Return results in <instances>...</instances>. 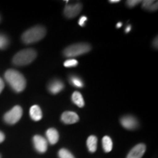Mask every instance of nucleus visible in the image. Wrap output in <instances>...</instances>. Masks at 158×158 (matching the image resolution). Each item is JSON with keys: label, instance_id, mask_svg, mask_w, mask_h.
<instances>
[{"label": "nucleus", "instance_id": "22", "mask_svg": "<svg viewBox=\"0 0 158 158\" xmlns=\"http://www.w3.org/2000/svg\"><path fill=\"white\" fill-rule=\"evenodd\" d=\"M140 2H141V1H140V0H128V1L126 2V5L129 7H133Z\"/></svg>", "mask_w": 158, "mask_h": 158}, {"label": "nucleus", "instance_id": "4", "mask_svg": "<svg viewBox=\"0 0 158 158\" xmlns=\"http://www.w3.org/2000/svg\"><path fill=\"white\" fill-rule=\"evenodd\" d=\"M90 50L91 45L88 43H76L67 47L63 51V54L67 57H75L86 54Z\"/></svg>", "mask_w": 158, "mask_h": 158}, {"label": "nucleus", "instance_id": "1", "mask_svg": "<svg viewBox=\"0 0 158 158\" xmlns=\"http://www.w3.org/2000/svg\"><path fill=\"white\" fill-rule=\"evenodd\" d=\"M5 78L15 92H21L26 88V79L21 73L15 70L6 71Z\"/></svg>", "mask_w": 158, "mask_h": 158}, {"label": "nucleus", "instance_id": "19", "mask_svg": "<svg viewBox=\"0 0 158 158\" xmlns=\"http://www.w3.org/2000/svg\"><path fill=\"white\" fill-rule=\"evenodd\" d=\"M59 158H75V157L70 151L66 149H61L59 151Z\"/></svg>", "mask_w": 158, "mask_h": 158}, {"label": "nucleus", "instance_id": "16", "mask_svg": "<svg viewBox=\"0 0 158 158\" xmlns=\"http://www.w3.org/2000/svg\"><path fill=\"white\" fill-rule=\"evenodd\" d=\"M72 101L79 108H82L84 106L85 102L84 98L79 92H73V94H72Z\"/></svg>", "mask_w": 158, "mask_h": 158}, {"label": "nucleus", "instance_id": "11", "mask_svg": "<svg viewBox=\"0 0 158 158\" xmlns=\"http://www.w3.org/2000/svg\"><path fill=\"white\" fill-rule=\"evenodd\" d=\"M46 137H47V141L52 145L56 144L59 141V133L58 131L54 128H49V129L46 131Z\"/></svg>", "mask_w": 158, "mask_h": 158}, {"label": "nucleus", "instance_id": "25", "mask_svg": "<svg viewBox=\"0 0 158 158\" xmlns=\"http://www.w3.org/2000/svg\"><path fill=\"white\" fill-rule=\"evenodd\" d=\"M5 134H4L2 132L0 131V143H2V142L5 141Z\"/></svg>", "mask_w": 158, "mask_h": 158}, {"label": "nucleus", "instance_id": "29", "mask_svg": "<svg viewBox=\"0 0 158 158\" xmlns=\"http://www.w3.org/2000/svg\"><path fill=\"white\" fill-rule=\"evenodd\" d=\"M122 23L121 22H118L117 24H116V28H120V27H122Z\"/></svg>", "mask_w": 158, "mask_h": 158}, {"label": "nucleus", "instance_id": "13", "mask_svg": "<svg viewBox=\"0 0 158 158\" xmlns=\"http://www.w3.org/2000/svg\"><path fill=\"white\" fill-rule=\"evenodd\" d=\"M29 115L34 121H40L43 117V113L40 108L37 105L32 106L29 110Z\"/></svg>", "mask_w": 158, "mask_h": 158}, {"label": "nucleus", "instance_id": "7", "mask_svg": "<svg viewBox=\"0 0 158 158\" xmlns=\"http://www.w3.org/2000/svg\"><path fill=\"white\" fill-rule=\"evenodd\" d=\"M33 143L35 149L40 153H44L48 149V141L41 135H35L33 138Z\"/></svg>", "mask_w": 158, "mask_h": 158}, {"label": "nucleus", "instance_id": "5", "mask_svg": "<svg viewBox=\"0 0 158 158\" xmlns=\"http://www.w3.org/2000/svg\"><path fill=\"white\" fill-rule=\"evenodd\" d=\"M23 114L22 108L19 106H15L10 110L7 112L4 116V120L6 123L14 124L21 119Z\"/></svg>", "mask_w": 158, "mask_h": 158}, {"label": "nucleus", "instance_id": "10", "mask_svg": "<svg viewBox=\"0 0 158 158\" xmlns=\"http://www.w3.org/2000/svg\"><path fill=\"white\" fill-rule=\"evenodd\" d=\"M61 120L64 124H71L76 123L79 121V116L78 114L73 111H65L62 114Z\"/></svg>", "mask_w": 158, "mask_h": 158}, {"label": "nucleus", "instance_id": "20", "mask_svg": "<svg viewBox=\"0 0 158 158\" xmlns=\"http://www.w3.org/2000/svg\"><path fill=\"white\" fill-rule=\"evenodd\" d=\"M9 44L8 38L5 35L0 34V49H5Z\"/></svg>", "mask_w": 158, "mask_h": 158}, {"label": "nucleus", "instance_id": "23", "mask_svg": "<svg viewBox=\"0 0 158 158\" xmlns=\"http://www.w3.org/2000/svg\"><path fill=\"white\" fill-rule=\"evenodd\" d=\"M86 21H87V18L86 16H81L78 21V24L80 25L81 27H84Z\"/></svg>", "mask_w": 158, "mask_h": 158}, {"label": "nucleus", "instance_id": "12", "mask_svg": "<svg viewBox=\"0 0 158 158\" xmlns=\"http://www.w3.org/2000/svg\"><path fill=\"white\" fill-rule=\"evenodd\" d=\"M64 89V84L59 80H54L48 85V90L51 93L57 94Z\"/></svg>", "mask_w": 158, "mask_h": 158}, {"label": "nucleus", "instance_id": "8", "mask_svg": "<svg viewBox=\"0 0 158 158\" xmlns=\"http://www.w3.org/2000/svg\"><path fill=\"white\" fill-rule=\"evenodd\" d=\"M122 125L127 130H134L138 127V122L133 116H124L120 119Z\"/></svg>", "mask_w": 158, "mask_h": 158}, {"label": "nucleus", "instance_id": "9", "mask_svg": "<svg viewBox=\"0 0 158 158\" xmlns=\"http://www.w3.org/2000/svg\"><path fill=\"white\" fill-rule=\"evenodd\" d=\"M146 152V145L143 143H139L135 146L130 150L127 158H142Z\"/></svg>", "mask_w": 158, "mask_h": 158}, {"label": "nucleus", "instance_id": "17", "mask_svg": "<svg viewBox=\"0 0 158 158\" xmlns=\"http://www.w3.org/2000/svg\"><path fill=\"white\" fill-rule=\"evenodd\" d=\"M102 148L106 152H110L113 148V142L109 136H104L102 140Z\"/></svg>", "mask_w": 158, "mask_h": 158}, {"label": "nucleus", "instance_id": "27", "mask_svg": "<svg viewBox=\"0 0 158 158\" xmlns=\"http://www.w3.org/2000/svg\"><path fill=\"white\" fill-rule=\"evenodd\" d=\"M131 29H132V27L130 25H129V26H127V28L125 29V31H126V33H128V32H130V31L131 30Z\"/></svg>", "mask_w": 158, "mask_h": 158}, {"label": "nucleus", "instance_id": "6", "mask_svg": "<svg viewBox=\"0 0 158 158\" xmlns=\"http://www.w3.org/2000/svg\"><path fill=\"white\" fill-rule=\"evenodd\" d=\"M82 9V5L81 3H76L75 5L67 4L64 10V14L68 19H73L79 14Z\"/></svg>", "mask_w": 158, "mask_h": 158}, {"label": "nucleus", "instance_id": "24", "mask_svg": "<svg viewBox=\"0 0 158 158\" xmlns=\"http://www.w3.org/2000/svg\"><path fill=\"white\" fill-rule=\"evenodd\" d=\"M4 88H5V83H4L2 79L0 78V93L2 92Z\"/></svg>", "mask_w": 158, "mask_h": 158}, {"label": "nucleus", "instance_id": "14", "mask_svg": "<svg viewBox=\"0 0 158 158\" xmlns=\"http://www.w3.org/2000/svg\"><path fill=\"white\" fill-rule=\"evenodd\" d=\"M88 149L90 152H95L98 147V138L94 135H90L86 141Z\"/></svg>", "mask_w": 158, "mask_h": 158}, {"label": "nucleus", "instance_id": "15", "mask_svg": "<svg viewBox=\"0 0 158 158\" xmlns=\"http://www.w3.org/2000/svg\"><path fill=\"white\" fill-rule=\"evenodd\" d=\"M157 1L153 0H145L142 2V7L145 10H148L150 11H155L157 10Z\"/></svg>", "mask_w": 158, "mask_h": 158}, {"label": "nucleus", "instance_id": "26", "mask_svg": "<svg viewBox=\"0 0 158 158\" xmlns=\"http://www.w3.org/2000/svg\"><path fill=\"white\" fill-rule=\"evenodd\" d=\"M157 40H158L157 37H156V38L155 39V40H154V46H155L156 48H157V47H158V45H157Z\"/></svg>", "mask_w": 158, "mask_h": 158}, {"label": "nucleus", "instance_id": "21", "mask_svg": "<svg viewBox=\"0 0 158 158\" xmlns=\"http://www.w3.org/2000/svg\"><path fill=\"white\" fill-rule=\"evenodd\" d=\"M78 62L76 59H70L66 60L64 62V66L65 68H73V67H76L78 65Z\"/></svg>", "mask_w": 158, "mask_h": 158}, {"label": "nucleus", "instance_id": "30", "mask_svg": "<svg viewBox=\"0 0 158 158\" xmlns=\"http://www.w3.org/2000/svg\"><path fill=\"white\" fill-rule=\"evenodd\" d=\"M0 158H1V156H0Z\"/></svg>", "mask_w": 158, "mask_h": 158}, {"label": "nucleus", "instance_id": "18", "mask_svg": "<svg viewBox=\"0 0 158 158\" xmlns=\"http://www.w3.org/2000/svg\"><path fill=\"white\" fill-rule=\"evenodd\" d=\"M70 82L71 84L73 85L74 86L78 88H81L84 86V83H83L82 80L78 77H77L76 76H70Z\"/></svg>", "mask_w": 158, "mask_h": 158}, {"label": "nucleus", "instance_id": "28", "mask_svg": "<svg viewBox=\"0 0 158 158\" xmlns=\"http://www.w3.org/2000/svg\"><path fill=\"white\" fill-rule=\"evenodd\" d=\"M119 0H110L109 2L110 3H117V2H119Z\"/></svg>", "mask_w": 158, "mask_h": 158}, {"label": "nucleus", "instance_id": "2", "mask_svg": "<svg viewBox=\"0 0 158 158\" xmlns=\"http://www.w3.org/2000/svg\"><path fill=\"white\" fill-rule=\"evenodd\" d=\"M46 34L45 27L42 26H35L29 29L22 35L21 39L26 44H31L42 40Z\"/></svg>", "mask_w": 158, "mask_h": 158}, {"label": "nucleus", "instance_id": "3", "mask_svg": "<svg viewBox=\"0 0 158 158\" xmlns=\"http://www.w3.org/2000/svg\"><path fill=\"white\" fill-rule=\"evenodd\" d=\"M37 56V52L32 48L23 49L15 55L13 59V64L18 66H23L30 64Z\"/></svg>", "mask_w": 158, "mask_h": 158}]
</instances>
